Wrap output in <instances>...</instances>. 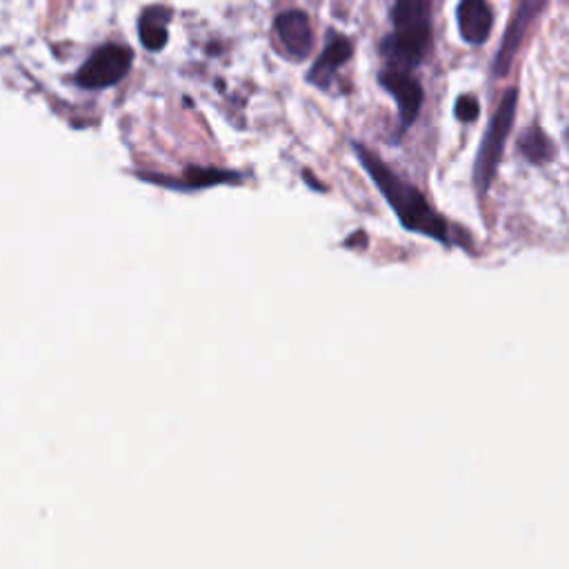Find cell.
I'll return each instance as SVG.
<instances>
[{"label": "cell", "instance_id": "cell-13", "mask_svg": "<svg viewBox=\"0 0 569 569\" xmlns=\"http://www.w3.org/2000/svg\"><path fill=\"white\" fill-rule=\"evenodd\" d=\"M456 118L462 120V122H473L478 118V111H480V104L473 96H460L456 100Z\"/></svg>", "mask_w": 569, "mask_h": 569}, {"label": "cell", "instance_id": "cell-11", "mask_svg": "<svg viewBox=\"0 0 569 569\" xmlns=\"http://www.w3.org/2000/svg\"><path fill=\"white\" fill-rule=\"evenodd\" d=\"M144 180H153V182L164 184V187L191 191V189H202V187H211V184L238 180V173H233V171H220V169H200V167L193 169V167H191V169H187L184 178H178V180H167V178H160V176H147Z\"/></svg>", "mask_w": 569, "mask_h": 569}, {"label": "cell", "instance_id": "cell-2", "mask_svg": "<svg viewBox=\"0 0 569 569\" xmlns=\"http://www.w3.org/2000/svg\"><path fill=\"white\" fill-rule=\"evenodd\" d=\"M393 31L382 40L380 51L389 67L413 69L422 62L431 44V18L427 0H396Z\"/></svg>", "mask_w": 569, "mask_h": 569}, {"label": "cell", "instance_id": "cell-8", "mask_svg": "<svg viewBox=\"0 0 569 569\" xmlns=\"http://www.w3.org/2000/svg\"><path fill=\"white\" fill-rule=\"evenodd\" d=\"M456 18L460 36L469 44H482L489 38L493 16L485 0H460Z\"/></svg>", "mask_w": 569, "mask_h": 569}, {"label": "cell", "instance_id": "cell-9", "mask_svg": "<svg viewBox=\"0 0 569 569\" xmlns=\"http://www.w3.org/2000/svg\"><path fill=\"white\" fill-rule=\"evenodd\" d=\"M351 53H353V47H351V42L345 38V36H333L329 42H327V47H325V51L318 56V60L313 62V67L309 69V76H307V80L311 82V84H316V87H329V82H331V78H333V73L338 71V67H342L349 58H351Z\"/></svg>", "mask_w": 569, "mask_h": 569}, {"label": "cell", "instance_id": "cell-6", "mask_svg": "<svg viewBox=\"0 0 569 569\" xmlns=\"http://www.w3.org/2000/svg\"><path fill=\"white\" fill-rule=\"evenodd\" d=\"M378 80L393 96V100L398 104L400 129H407L416 120V116L422 107L425 93H422L420 82L407 69H396V67L382 69Z\"/></svg>", "mask_w": 569, "mask_h": 569}, {"label": "cell", "instance_id": "cell-4", "mask_svg": "<svg viewBox=\"0 0 569 569\" xmlns=\"http://www.w3.org/2000/svg\"><path fill=\"white\" fill-rule=\"evenodd\" d=\"M131 60H133V53L129 47L113 44V42L102 44L78 69L76 84L82 89L113 87L127 76Z\"/></svg>", "mask_w": 569, "mask_h": 569}, {"label": "cell", "instance_id": "cell-7", "mask_svg": "<svg viewBox=\"0 0 569 569\" xmlns=\"http://www.w3.org/2000/svg\"><path fill=\"white\" fill-rule=\"evenodd\" d=\"M276 33L289 58L302 60L309 56L313 36H311L309 18L302 11L293 9V11L280 13L276 18Z\"/></svg>", "mask_w": 569, "mask_h": 569}, {"label": "cell", "instance_id": "cell-5", "mask_svg": "<svg viewBox=\"0 0 569 569\" xmlns=\"http://www.w3.org/2000/svg\"><path fill=\"white\" fill-rule=\"evenodd\" d=\"M547 7V0H522L520 7L516 9L505 36H502V42L498 47V53L493 58V76L496 78H502L507 76V71L511 69V62L522 44V38L529 29V24L540 16V11Z\"/></svg>", "mask_w": 569, "mask_h": 569}, {"label": "cell", "instance_id": "cell-1", "mask_svg": "<svg viewBox=\"0 0 569 569\" xmlns=\"http://www.w3.org/2000/svg\"><path fill=\"white\" fill-rule=\"evenodd\" d=\"M353 151L405 229L429 236L438 242H449L447 222L431 209V204L411 182L400 178L389 164L382 162L376 151L367 149L362 142H353Z\"/></svg>", "mask_w": 569, "mask_h": 569}, {"label": "cell", "instance_id": "cell-12", "mask_svg": "<svg viewBox=\"0 0 569 569\" xmlns=\"http://www.w3.org/2000/svg\"><path fill=\"white\" fill-rule=\"evenodd\" d=\"M518 147L520 151L525 153V158L533 164H542V162H549L551 156H553V144L551 140L547 138V133L540 129V127H529L520 140H518Z\"/></svg>", "mask_w": 569, "mask_h": 569}, {"label": "cell", "instance_id": "cell-3", "mask_svg": "<svg viewBox=\"0 0 569 569\" xmlns=\"http://www.w3.org/2000/svg\"><path fill=\"white\" fill-rule=\"evenodd\" d=\"M516 102H518V91L516 89H507V93L502 96L496 113L491 116V122L482 136L478 156H476V164H473V182L480 196H485L493 182L496 169L502 160V151H505V142L507 136L511 131L513 118H516Z\"/></svg>", "mask_w": 569, "mask_h": 569}, {"label": "cell", "instance_id": "cell-10", "mask_svg": "<svg viewBox=\"0 0 569 569\" xmlns=\"http://www.w3.org/2000/svg\"><path fill=\"white\" fill-rule=\"evenodd\" d=\"M169 20H171V9H167V7H147L140 13L138 36H140V42L149 51H160L167 44Z\"/></svg>", "mask_w": 569, "mask_h": 569}]
</instances>
